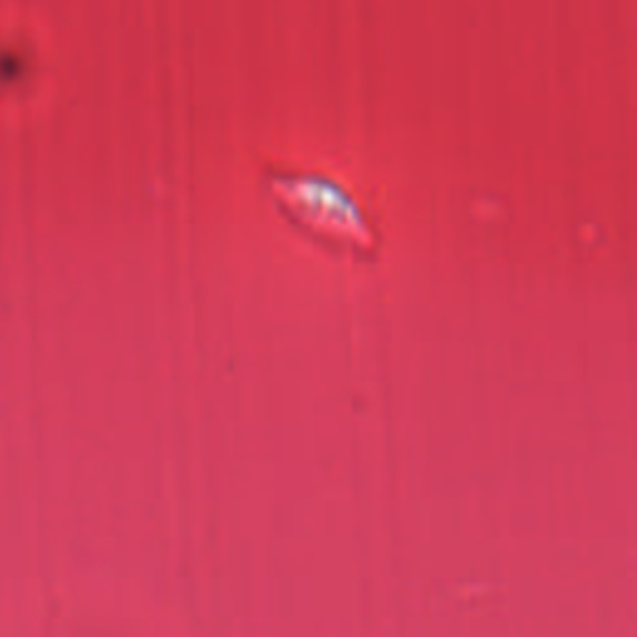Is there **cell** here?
Returning a JSON list of instances; mask_svg holds the SVG:
<instances>
[{
	"mask_svg": "<svg viewBox=\"0 0 637 637\" xmlns=\"http://www.w3.org/2000/svg\"><path fill=\"white\" fill-rule=\"evenodd\" d=\"M264 188L282 218L336 254L374 260L382 234L344 184L316 172L264 170Z\"/></svg>",
	"mask_w": 637,
	"mask_h": 637,
	"instance_id": "cell-1",
	"label": "cell"
}]
</instances>
